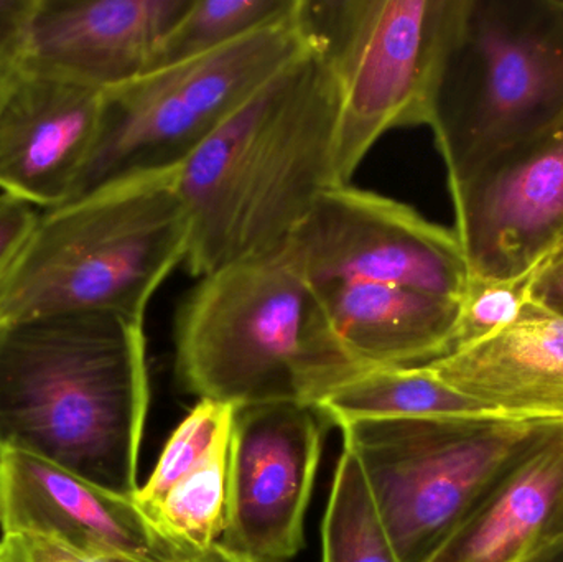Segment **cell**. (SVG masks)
Here are the masks:
<instances>
[{"mask_svg":"<svg viewBox=\"0 0 563 562\" xmlns=\"http://www.w3.org/2000/svg\"><path fill=\"white\" fill-rule=\"evenodd\" d=\"M561 540L563 421H551L426 562H526Z\"/></svg>","mask_w":563,"mask_h":562,"instance_id":"obj_15","label":"cell"},{"mask_svg":"<svg viewBox=\"0 0 563 562\" xmlns=\"http://www.w3.org/2000/svg\"><path fill=\"white\" fill-rule=\"evenodd\" d=\"M33 0H0V45H9L22 36Z\"/></svg>","mask_w":563,"mask_h":562,"instance_id":"obj_27","label":"cell"},{"mask_svg":"<svg viewBox=\"0 0 563 562\" xmlns=\"http://www.w3.org/2000/svg\"><path fill=\"white\" fill-rule=\"evenodd\" d=\"M190 0H33L20 36L30 62L101 91L157 68Z\"/></svg>","mask_w":563,"mask_h":562,"instance_id":"obj_14","label":"cell"},{"mask_svg":"<svg viewBox=\"0 0 563 562\" xmlns=\"http://www.w3.org/2000/svg\"><path fill=\"white\" fill-rule=\"evenodd\" d=\"M178 167L109 181L40 214L0 289V322L111 312L144 323L158 287L187 260Z\"/></svg>","mask_w":563,"mask_h":562,"instance_id":"obj_4","label":"cell"},{"mask_svg":"<svg viewBox=\"0 0 563 562\" xmlns=\"http://www.w3.org/2000/svg\"><path fill=\"white\" fill-rule=\"evenodd\" d=\"M531 276L532 273L516 279H493L470 273L465 293L459 300L450 353L466 349L516 320L529 302Z\"/></svg>","mask_w":563,"mask_h":562,"instance_id":"obj_23","label":"cell"},{"mask_svg":"<svg viewBox=\"0 0 563 562\" xmlns=\"http://www.w3.org/2000/svg\"><path fill=\"white\" fill-rule=\"evenodd\" d=\"M324 422L314 406L301 403L236 409L221 543L266 562L297 557Z\"/></svg>","mask_w":563,"mask_h":562,"instance_id":"obj_10","label":"cell"},{"mask_svg":"<svg viewBox=\"0 0 563 562\" xmlns=\"http://www.w3.org/2000/svg\"><path fill=\"white\" fill-rule=\"evenodd\" d=\"M318 322L356 368L423 366L449 355L459 302L383 284L313 287Z\"/></svg>","mask_w":563,"mask_h":562,"instance_id":"obj_17","label":"cell"},{"mask_svg":"<svg viewBox=\"0 0 563 562\" xmlns=\"http://www.w3.org/2000/svg\"><path fill=\"white\" fill-rule=\"evenodd\" d=\"M0 528L3 535L46 538L89 557L128 562L178 557L134 498L20 452H0Z\"/></svg>","mask_w":563,"mask_h":562,"instance_id":"obj_13","label":"cell"},{"mask_svg":"<svg viewBox=\"0 0 563 562\" xmlns=\"http://www.w3.org/2000/svg\"><path fill=\"white\" fill-rule=\"evenodd\" d=\"M0 562H128L112 558L89 557L69 550L56 541L33 535H3Z\"/></svg>","mask_w":563,"mask_h":562,"instance_id":"obj_25","label":"cell"},{"mask_svg":"<svg viewBox=\"0 0 563 562\" xmlns=\"http://www.w3.org/2000/svg\"><path fill=\"white\" fill-rule=\"evenodd\" d=\"M321 562H402L377 514L360 462L346 448L324 511Z\"/></svg>","mask_w":563,"mask_h":562,"instance_id":"obj_20","label":"cell"},{"mask_svg":"<svg viewBox=\"0 0 563 562\" xmlns=\"http://www.w3.org/2000/svg\"><path fill=\"white\" fill-rule=\"evenodd\" d=\"M529 300L563 317V241L532 271Z\"/></svg>","mask_w":563,"mask_h":562,"instance_id":"obj_26","label":"cell"},{"mask_svg":"<svg viewBox=\"0 0 563 562\" xmlns=\"http://www.w3.org/2000/svg\"><path fill=\"white\" fill-rule=\"evenodd\" d=\"M175 350L191 395L236 409L314 406L363 373L321 329L313 287L285 250L200 277L178 309Z\"/></svg>","mask_w":563,"mask_h":562,"instance_id":"obj_3","label":"cell"},{"mask_svg":"<svg viewBox=\"0 0 563 562\" xmlns=\"http://www.w3.org/2000/svg\"><path fill=\"white\" fill-rule=\"evenodd\" d=\"M526 562H563V540L552 544L551 548L541 551V553L536 554V557Z\"/></svg>","mask_w":563,"mask_h":562,"instance_id":"obj_29","label":"cell"},{"mask_svg":"<svg viewBox=\"0 0 563 562\" xmlns=\"http://www.w3.org/2000/svg\"><path fill=\"white\" fill-rule=\"evenodd\" d=\"M172 562H266L247 557L240 551L231 550L227 544L217 543L200 553L178 554Z\"/></svg>","mask_w":563,"mask_h":562,"instance_id":"obj_28","label":"cell"},{"mask_svg":"<svg viewBox=\"0 0 563 562\" xmlns=\"http://www.w3.org/2000/svg\"><path fill=\"white\" fill-rule=\"evenodd\" d=\"M106 91L30 62L20 43L0 76V190L68 203L101 131Z\"/></svg>","mask_w":563,"mask_h":562,"instance_id":"obj_12","label":"cell"},{"mask_svg":"<svg viewBox=\"0 0 563 562\" xmlns=\"http://www.w3.org/2000/svg\"><path fill=\"white\" fill-rule=\"evenodd\" d=\"M301 5L303 0L290 15L230 45L161 66L106 91L98 142L71 200L109 181L187 161L310 46Z\"/></svg>","mask_w":563,"mask_h":562,"instance_id":"obj_7","label":"cell"},{"mask_svg":"<svg viewBox=\"0 0 563 562\" xmlns=\"http://www.w3.org/2000/svg\"><path fill=\"white\" fill-rule=\"evenodd\" d=\"M19 43L20 40H16V42L9 43V45H0V76H2L3 68H5L7 59L12 55L13 49L16 48Z\"/></svg>","mask_w":563,"mask_h":562,"instance_id":"obj_30","label":"cell"},{"mask_svg":"<svg viewBox=\"0 0 563 562\" xmlns=\"http://www.w3.org/2000/svg\"><path fill=\"white\" fill-rule=\"evenodd\" d=\"M40 214L29 201L0 194V289L35 231Z\"/></svg>","mask_w":563,"mask_h":562,"instance_id":"obj_24","label":"cell"},{"mask_svg":"<svg viewBox=\"0 0 563 562\" xmlns=\"http://www.w3.org/2000/svg\"><path fill=\"white\" fill-rule=\"evenodd\" d=\"M236 408L200 399L167 441L151 477L134 495L142 514L154 507L177 482L198 467L233 429Z\"/></svg>","mask_w":563,"mask_h":562,"instance_id":"obj_22","label":"cell"},{"mask_svg":"<svg viewBox=\"0 0 563 562\" xmlns=\"http://www.w3.org/2000/svg\"><path fill=\"white\" fill-rule=\"evenodd\" d=\"M423 366L496 415L563 421V317L531 300L505 329Z\"/></svg>","mask_w":563,"mask_h":562,"instance_id":"obj_16","label":"cell"},{"mask_svg":"<svg viewBox=\"0 0 563 562\" xmlns=\"http://www.w3.org/2000/svg\"><path fill=\"white\" fill-rule=\"evenodd\" d=\"M285 251L311 287L383 284L459 302L470 279L455 231L351 184L320 195Z\"/></svg>","mask_w":563,"mask_h":562,"instance_id":"obj_9","label":"cell"},{"mask_svg":"<svg viewBox=\"0 0 563 562\" xmlns=\"http://www.w3.org/2000/svg\"><path fill=\"white\" fill-rule=\"evenodd\" d=\"M548 422L455 416L361 419L340 429L400 561L426 562Z\"/></svg>","mask_w":563,"mask_h":562,"instance_id":"obj_8","label":"cell"},{"mask_svg":"<svg viewBox=\"0 0 563 562\" xmlns=\"http://www.w3.org/2000/svg\"><path fill=\"white\" fill-rule=\"evenodd\" d=\"M449 188L470 273H532L563 241V118Z\"/></svg>","mask_w":563,"mask_h":562,"instance_id":"obj_11","label":"cell"},{"mask_svg":"<svg viewBox=\"0 0 563 562\" xmlns=\"http://www.w3.org/2000/svg\"><path fill=\"white\" fill-rule=\"evenodd\" d=\"M230 441L231 432L195 471L144 511L155 533L178 554L200 553L223 540Z\"/></svg>","mask_w":563,"mask_h":562,"instance_id":"obj_19","label":"cell"},{"mask_svg":"<svg viewBox=\"0 0 563 562\" xmlns=\"http://www.w3.org/2000/svg\"><path fill=\"white\" fill-rule=\"evenodd\" d=\"M300 0H190L172 26L157 68L230 45L297 9Z\"/></svg>","mask_w":563,"mask_h":562,"instance_id":"obj_21","label":"cell"},{"mask_svg":"<svg viewBox=\"0 0 563 562\" xmlns=\"http://www.w3.org/2000/svg\"><path fill=\"white\" fill-rule=\"evenodd\" d=\"M338 115L336 81L311 38L178 167L188 273L200 279L285 250L320 195L340 185Z\"/></svg>","mask_w":563,"mask_h":562,"instance_id":"obj_1","label":"cell"},{"mask_svg":"<svg viewBox=\"0 0 563 562\" xmlns=\"http://www.w3.org/2000/svg\"><path fill=\"white\" fill-rule=\"evenodd\" d=\"M563 118V0H462L430 129L449 184Z\"/></svg>","mask_w":563,"mask_h":562,"instance_id":"obj_5","label":"cell"},{"mask_svg":"<svg viewBox=\"0 0 563 562\" xmlns=\"http://www.w3.org/2000/svg\"><path fill=\"white\" fill-rule=\"evenodd\" d=\"M314 408L338 428L361 419L499 416L440 382L426 366L366 370L331 389Z\"/></svg>","mask_w":563,"mask_h":562,"instance_id":"obj_18","label":"cell"},{"mask_svg":"<svg viewBox=\"0 0 563 562\" xmlns=\"http://www.w3.org/2000/svg\"><path fill=\"white\" fill-rule=\"evenodd\" d=\"M462 0H303L340 98L336 175L350 185L380 137L429 125Z\"/></svg>","mask_w":563,"mask_h":562,"instance_id":"obj_6","label":"cell"},{"mask_svg":"<svg viewBox=\"0 0 563 562\" xmlns=\"http://www.w3.org/2000/svg\"><path fill=\"white\" fill-rule=\"evenodd\" d=\"M148 401L144 323L111 312L0 322V452L134 498Z\"/></svg>","mask_w":563,"mask_h":562,"instance_id":"obj_2","label":"cell"}]
</instances>
